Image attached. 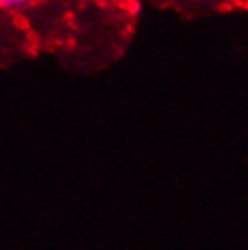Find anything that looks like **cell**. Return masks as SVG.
<instances>
[{"label": "cell", "mask_w": 248, "mask_h": 250, "mask_svg": "<svg viewBox=\"0 0 248 250\" xmlns=\"http://www.w3.org/2000/svg\"><path fill=\"white\" fill-rule=\"evenodd\" d=\"M29 0H0V9H20V7L27 6Z\"/></svg>", "instance_id": "obj_1"}]
</instances>
